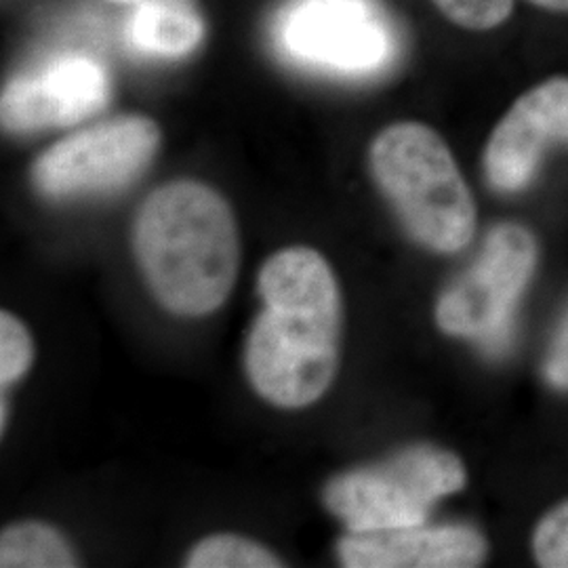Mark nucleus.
<instances>
[{"instance_id": "nucleus-1", "label": "nucleus", "mask_w": 568, "mask_h": 568, "mask_svg": "<svg viewBox=\"0 0 568 568\" xmlns=\"http://www.w3.org/2000/svg\"><path fill=\"white\" fill-rule=\"evenodd\" d=\"M264 312L246 337L248 382L272 405L304 408L333 384L342 344V295L325 257L307 246L272 255L257 278Z\"/></svg>"}, {"instance_id": "nucleus-2", "label": "nucleus", "mask_w": 568, "mask_h": 568, "mask_svg": "<svg viewBox=\"0 0 568 568\" xmlns=\"http://www.w3.org/2000/svg\"><path fill=\"white\" fill-rule=\"evenodd\" d=\"M133 244L152 293L175 314L215 312L236 284L239 225L224 196L204 183L156 187L138 213Z\"/></svg>"}, {"instance_id": "nucleus-3", "label": "nucleus", "mask_w": 568, "mask_h": 568, "mask_svg": "<svg viewBox=\"0 0 568 568\" xmlns=\"http://www.w3.org/2000/svg\"><path fill=\"white\" fill-rule=\"evenodd\" d=\"M371 173L406 232L436 253H457L476 232V203L445 140L424 122H394L368 150Z\"/></svg>"}, {"instance_id": "nucleus-4", "label": "nucleus", "mask_w": 568, "mask_h": 568, "mask_svg": "<svg viewBox=\"0 0 568 568\" xmlns=\"http://www.w3.org/2000/svg\"><path fill=\"white\" fill-rule=\"evenodd\" d=\"M466 485V466L455 453L419 445L333 478L325 504L347 530L415 527L426 523L436 501Z\"/></svg>"}, {"instance_id": "nucleus-5", "label": "nucleus", "mask_w": 568, "mask_h": 568, "mask_svg": "<svg viewBox=\"0 0 568 568\" xmlns=\"http://www.w3.org/2000/svg\"><path fill=\"white\" fill-rule=\"evenodd\" d=\"M274 37L288 60L339 77L379 74L398 53L396 26L379 0H286Z\"/></svg>"}, {"instance_id": "nucleus-6", "label": "nucleus", "mask_w": 568, "mask_h": 568, "mask_svg": "<svg viewBox=\"0 0 568 568\" xmlns=\"http://www.w3.org/2000/svg\"><path fill=\"white\" fill-rule=\"evenodd\" d=\"M537 265V243L525 225L499 224L488 232L478 260L448 284L436 304L443 333L487 347L506 339L511 312Z\"/></svg>"}, {"instance_id": "nucleus-7", "label": "nucleus", "mask_w": 568, "mask_h": 568, "mask_svg": "<svg viewBox=\"0 0 568 568\" xmlns=\"http://www.w3.org/2000/svg\"><path fill=\"white\" fill-rule=\"evenodd\" d=\"M161 148L159 124L126 114L72 133L32 164V182L51 199L116 192L135 182Z\"/></svg>"}, {"instance_id": "nucleus-8", "label": "nucleus", "mask_w": 568, "mask_h": 568, "mask_svg": "<svg viewBox=\"0 0 568 568\" xmlns=\"http://www.w3.org/2000/svg\"><path fill=\"white\" fill-rule=\"evenodd\" d=\"M110 100V77L89 55L65 53L16 74L2 89V126L13 133L70 126Z\"/></svg>"}, {"instance_id": "nucleus-9", "label": "nucleus", "mask_w": 568, "mask_h": 568, "mask_svg": "<svg viewBox=\"0 0 568 568\" xmlns=\"http://www.w3.org/2000/svg\"><path fill=\"white\" fill-rule=\"evenodd\" d=\"M554 145H568V77L528 89L497 122L483 159L488 185L504 194L525 190Z\"/></svg>"}, {"instance_id": "nucleus-10", "label": "nucleus", "mask_w": 568, "mask_h": 568, "mask_svg": "<svg viewBox=\"0 0 568 568\" xmlns=\"http://www.w3.org/2000/svg\"><path fill=\"white\" fill-rule=\"evenodd\" d=\"M349 568H474L485 562V535L467 525L347 530L337 546Z\"/></svg>"}, {"instance_id": "nucleus-11", "label": "nucleus", "mask_w": 568, "mask_h": 568, "mask_svg": "<svg viewBox=\"0 0 568 568\" xmlns=\"http://www.w3.org/2000/svg\"><path fill=\"white\" fill-rule=\"evenodd\" d=\"M203 16L190 0H143L126 23L133 49L152 58L190 55L204 39Z\"/></svg>"}, {"instance_id": "nucleus-12", "label": "nucleus", "mask_w": 568, "mask_h": 568, "mask_svg": "<svg viewBox=\"0 0 568 568\" xmlns=\"http://www.w3.org/2000/svg\"><path fill=\"white\" fill-rule=\"evenodd\" d=\"M79 565L68 541L49 525L21 523L0 535L2 568H72Z\"/></svg>"}, {"instance_id": "nucleus-13", "label": "nucleus", "mask_w": 568, "mask_h": 568, "mask_svg": "<svg viewBox=\"0 0 568 568\" xmlns=\"http://www.w3.org/2000/svg\"><path fill=\"white\" fill-rule=\"evenodd\" d=\"M190 568H276L281 558L270 549L239 535H213L190 551Z\"/></svg>"}, {"instance_id": "nucleus-14", "label": "nucleus", "mask_w": 568, "mask_h": 568, "mask_svg": "<svg viewBox=\"0 0 568 568\" xmlns=\"http://www.w3.org/2000/svg\"><path fill=\"white\" fill-rule=\"evenodd\" d=\"M436 9L450 23L474 30L487 32L506 23L514 11V0H432Z\"/></svg>"}, {"instance_id": "nucleus-15", "label": "nucleus", "mask_w": 568, "mask_h": 568, "mask_svg": "<svg viewBox=\"0 0 568 568\" xmlns=\"http://www.w3.org/2000/svg\"><path fill=\"white\" fill-rule=\"evenodd\" d=\"M34 345L26 325L11 312L0 314V382L2 387L18 382L30 368Z\"/></svg>"}, {"instance_id": "nucleus-16", "label": "nucleus", "mask_w": 568, "mask_h": 568, "mask_svg": "<svg viewBox=\"0 0 568 568\" xmlns=\"http://www.w3.org/2000/svg\"><path fill=\"white\" fill-rule=\"evenodd\" d=\"M532 554L539 567L568 568V501L549 509L532 535Z\"/></svg>"}, {"instance_id": "nucleus-17", "label": "nucleus", "mask_w": 568, "mask_h": 568, "mask_svg": "<svg viewBox=\"0 0 568 568\" xmlns=\"http://www.w3.org/2000/svg\"><path fill=\"white\" fill-rule=\"evenodd\" d=\"M544 375H546L549 386H554L556 389H568V314L560 328L556 331V337H554L548 356H546Z\"/></svg>"}, {"instance_id": "nucleus-18", "label": "nucleus", "mask_w": 568, "mask_h": 568, "mask_svg": "<svg viewBox=\"0 0 568 568\" xmlns=\"http://www.w3.org/2000/svg\"><path fill=\"white\" fill-rule=\"evenodd\" d=\"M528 2L554 13H568V0H528Z\"/></svg>"}, {"instance_id": "nucleus-19", "label": "nucleus", "mask_w": 568, "mask_h": 568, "mask_svg": "<svg viewBox=\"0 0 568 568\" xmlns=\"http://www.w3.org/2000/svg\"><path fill=\"white\" fill-rule=\"evenodd\" d=\"M112 2H122V4H140L143 0H112Z\"/></svg>"}]
</instances>
